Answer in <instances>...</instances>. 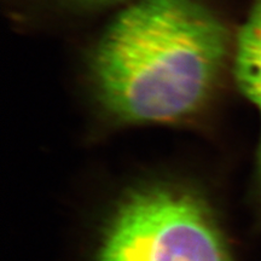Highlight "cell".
Segmentation results:
<instances>
[{"label": "cell", "mask_w": 261, "mask_h": 261, "mask_svg": "<svg viewBox=\"0 0 261 261\" xmlns=\"http://www.w3.org/2000/svg\"><path fill=\"white\" fill-rule=\"evenodd\" d=\"M98 261H231L200 195L151 185L127 195L104 232Z\"/></svg>", "instance_id": "2"}, {"label": "cell", "mask_w": 261, "mask_h": 261, "mask_svg": "<svg viewBox=\"0 0 261 261\" xmlns=\"http://www.w3.org/2000/svg\"><path fill=\"white\" fill-rule=\"evenodd\" d=\"M228 52L226 27L200 0H139L107 29L91 73L114 121L178 122L210 103Z\"/></svg>", "instance_id": "1"}, {"label": "cell", "mask_w": 261, "mask_h": 261, "mask_svg": "<svg viewBox=\"0 0 261 261\" xmlns=\"http://www.w3.org/2000/svg\"><path fill=\"white\" fill-rule=\"evenodd\" d=\"M234 75L241 91L255 104L261 115V0H254L249 16L238 34ZM257 174L261 185V142Z\"/></svg>", "instance_id": "3"}, {"label": "cell", "mask_w": 261, "mask_h": 261, "mask_svg": "<svg viewBox=\"0 0 261 261\" xmlns=\"http://www.w3.org/2000/svg\"><path fill=\"white\" fill-rule=\"evenodd\" d=\"M71 3H75L77 5L84 6H97V5H106L109 3L115 2V0H69Z\"/></svg>", "instance_id": "4"}]
</instances>
